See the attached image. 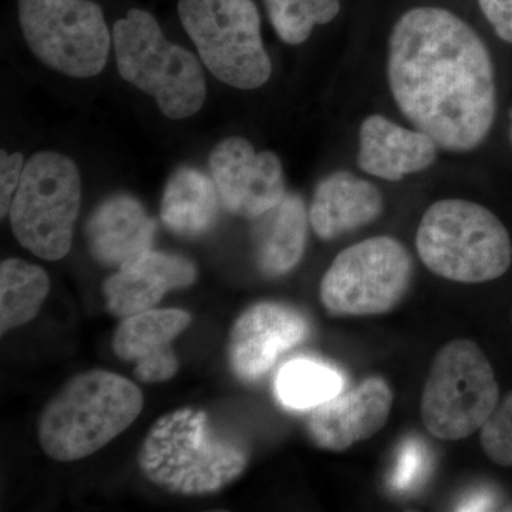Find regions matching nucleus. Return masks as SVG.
<instances>
[{"label":"nucleus","instance_id":"obj_19","mask_svg":"<svg viewBox=\"0 0 512 512\" xmlns=\"http://www.w3.org/2000/svg\"><path fill=\"white\" fill-rule=\"evenodd\" d=\"M255 254L268 278L289 274L301 262L308 238V211L298 194H288L276 207L256 218Z\"/></svg>","mask_w":512,"mask_h":512},{"label":"nucleus","instance_id":"obj_9","mask_svg":"<svg viewBox=\"0 0 512 512\" xmlns=\"http://www.w3.org/2000/svg\"><path fill=\"white\" fill-rule=\"evenodd\" d=\"M413 275V258L402 242L367 238L333 259L320 282V302L333 316L384 315L403 301Z\"/></svg>","mask_w":512,"mask_h":512},{"label":"nucleus","instance_id":"obj_4","mask_svg":"<svg viewBox=\"0 0 512 512\" xmlns=\"http://www.w3.org/2000/svg\"><path fill=\"white\" fill-rule=\"evenodd\" d=\"M421 262L458 284H484L507 274L512 242L500 218L477 202L440 200L430 205L416 234Z\"/></svg>","mask_w":512,"mask_h":512},{"label":"nucleus","instance_id":"obj_17","mask_svg":"<svg viewBox=\"0 0 512 512\" xmlns=\"http://www.w3.org/2000/svg\"><path fill=\"white\" fill-rule=\"evenodd\" d=\"M156 221L131 195L117 194L101 202L90 215L84 235L90 254L104 266H120L150 251Z\"/></svg>","mask_w":512,"mask_h":512},{"label":"nucleus","instance_id":"obj_11","mask_svg":"<svg viewBox=\"0 0 512 512\" xmlns=\"http://www.w3.org/2000/svg\"><path fill=\"white\" fill-rule=\"evenodd\" d=\"M210 171L225 210L247 220L272 210L286 195L279 157L272 151L256 153L242 137L225 138L215 146Z\"/></svg>","mask_w":512,"mask_h":512},{"label":"nucleus","instance_id":"obj_23","mask_svg":"<svg viewBox=\"0 0 512 512\" xmlns=\"http://www.w3.org/2000/svg\"><path fill=\"white\" fill-rule=\"evenodd\" d=\"M275 32L288 45H302L315 26L328 25L340 12V0H265Z\"/></svg>","mask_w":512,"mask_h":512},{"label":"nucleus","instance_id":"obj_24","mask_svg":"<svg viewBox=\"0 0 512 512\" xmlns=\"http://www.w3.org/2000/svg\"><path fill=\"white\" fill-rule=\"evenodd\" d=\"M480 443L485 456L494 464L512 467V390L481 427Z\"/></svg>","mask_w":512,"mask_h":512},{"label":"nucleus","instance_id":"obj_2","mask_svg":"<svg viewBox=\"0 0 512 512\" xmlns=\"http://www.w3.org/2000/svg\"><path fill=\"white\" fill-rule=\"evenodd\" d=\"M248 451L214 430L207 413L178 409L161 416L138 453L150 483L183 497L220 493L247 470Z\"/></svg>","mask_w":512,"mask_h":512},{"label":"nucleus","instance_id":"obj_29","mask_svg":"<svg viewBox=\"0 0 512 512\" xmlns=\"http://www.w3.org/2000/svg\"><path fill=\"white\" fill-rule=\"evenodd\" d=\"M501 511L512 512V501H510V503H508L507 505H505V507H504V508H501Z\"/></svg>","mask_w":512,"mask_h":512},{"label":"nucleus","instance_id":"obj_27","mask_svg":"<svg viewBox=\"0 0 512 512\" xmlns=\"http://www.w3.org/2000/svg\"><path fill=\"white\" fill-rule=\"evenodd\" d=\"M420 451L419 448H407L403 451L402 463H400L399 470H397L396 484L404 487L416 477V471L420 466Z\"/></svg>","mask_w":512,"mask_h":512},{"label":"nucleus","instance_id":"obj_6","mask_svg":"<svg viewBox=\"0 0 512 512\" xmlns=\"http://www.w3.org/2000/svg\"><path fill=\"white\" fill-rule=\"evenodd\" d=\"M498 403L497 377L476 342L456 339L437 352L420 402L421 421L434 439H468Z\"/></svg>","mask_w":512,"mask_h":512},{"label":"nucleus","instance_id":"obj_13","mask_svg":"<svg viewBox=\"0 0 512 512\" xmlns=\"http://www.w3.org/2000/svg\"><path fill=\"white\" fill-rule=\"evenodd\" d=\"M393 402V390L386 379L367 377L348 392L313 407L306 429L316 447L342 453L376 436L386 426Z\"/></svg>","mask_w":512,"mask_h":512},{"label":"nucleus","instance_id":"obj_20","mask_svg":"<svg viewBox=\"0 0 512 512\" xmlns=\"http://www.w3.org/2000/svg\"><path fill=\"white\" fill-rule=\"evenodd\" d=\"M220 202L212 177L192 167H180L165 185L161 221L178 237L198 238L214 227Z\"/></svg>","mask_w":512,"mask_h":512},{"label":"nucleus","instance_id":"obj_26","mask_svg":"<svg viewBox=\"0 0 512 512\" xmlns=\"http://www.w3.org/2000/svg\"><path fill=\"white\" fill-rule=\"evenodd\" d=\"M478 5L497 36L512 45V0H478Z\"/></svg>","mask_w":512,"mask_h":512},{"label":"nucleus","instance_id":"obj_15","mask_svg":"<svg viewBox=\"0 0 512 512\" xmlns=\"http://www.w3.org/2000/svg\"><path fill=\"white\" fill-rule=\"evenodd\" d=\"M190 323V313L181 309H150L124 318L111 345L123 362L136 363L134 376L140 382H167L178 372L173 342Z\"/></svg>","mask_w":512,"mask_h":512},{"label":"nucleus","instance_id":"obj_22","mask_svg":"<svg viewBox=\"0 0 512 512\" xmlns=\"http://www.w3.org/2000/svg\"><path fill=\"white\" fill-rule=\"evenodd\" d=\"M279 402L289 409H313L332 399L343 387L342 376L332 367L311 359L285 363L276 376Z\"/></svg>","mask_w":512,"mask_h":512},{"label":"nucleus","instance_id":"obj_16","mask_svg":"<svg viewBox=\"0 0 512 512\" xmlns=\"http://www.w3.org/2000/svg\"><path fill=\"white\" fill-rule=\"evenodd\" d=\"M437 153L439 146L426 133L399 126L380 114H372L360 126L357 165L373 177L396 183L427 170Z\"/></svg>","mask_w":512,"mask_h":512},{"label":"nucleus","instance_id":"obj_1","mask_svg":"<svg viewBox=\"0 0 512 512\" xmlns=\"http://www.w3.org/2000/svg\"><path fill=\"white\" fill-rule=\"evenodd\" d=\"M387 79L403 116L441 150H476L493 130V59L476 30L450 10L420 6L400 16L389 37Z\"/></svg>","mask_w":512,"mask_h":512},{"label":"nucleus","instance_id":"obj_5","mask_svg":"<svg viewBox=\"0 0 512 512\" xmlns=\"http://www.w3.org/2000/svg\"><path fill=\"white\" fill-rule=\"evenodd\" d=\"M120 76L154 97L158 109L171 120H183L202 109L207 83L197 57L168 42L151 13L128 10L113 28Z\"/></svg>","mask_w":512,"mask_h":512},{"label":"nucleus","instance_id":"obj_18","mask_svg":"<svg viewBox=\"0 0 512 512\" xmlns=\"http://www.w3.org/2000/svg\"><path fill=\"white\" fill-rule=\"evenodd\" d=\"M383 208V195L375 184L349 171H336L316 187L309 222L322 241H333L372 224Z\"/></svg>","mask_w":512,"mask_h":512},{"label":"nucleus","instance_id":"obj_8","mask_svg":"<svg viewBox=\"0 0 512 512\" xmlns=\"http://www.w3.org/2000/svg\"><path fill=\"white\" fill-rule=\"evenodd\" d=\"M178 15L202 62L220 82L255 90L271 79L272 63L252 0H180Z\"/></svg>","mask_w":512,"mask_h":512},{"label":"nucleus","instance_id":"obj_21","mask_svg":"<svg viewBox=\"0 0 512 512\" xmlns=\"http://www.w3.org/2000/svg\"><path fill=\"white\" fill-rule=\"evenodd\" d=\"M50 291L45 269L23 259L0 265V329L3 335L36 318Z\"/></svg>","mask_w":512,"mask_h":512},{"label":"nucleus","instance_id":"obj_12","mask_svg":"<svg viewBox=\"0 0 512 512\" xmlns=\"http://www.w3.org/2000/svg\"><path fill=\"white\" fill-rule=\"evenodd\" d=\"M309 323L302 312L279 302H259L235 320L228 343L232 372L244 382L265 376L279 357L305 342Z\"/></svg>","mask_w":512,"mask_h":512},{"label":"nucleus","instance_id":"obj_28","mask_svg":"<svg viewBox=\"0 0 512 512\" xmlns=\"http://www.w3.org/2000/svg\"><path fill=\"white\" fill-rule=\"evenodd\" d=\"M510 120H511V123H510V130H508V136H510V143H511V146H512V110H511V113H510Z\"/></svg>","mask_w":512,"mask_h":512},{"label":"nucleus","instance_id":"obj_10","mask_svg":"<svg viewBox=\"0 0 512 512\" xmlns=\"http://www.w3.org/2000/svg\"><path fill=\"white\" fill-rule=\"evenodd\" d=\"M19 23L33 55L56 72L89 79L109 59L110 33L92 0H19Z\"/></svg>","mask_w":512,"mask_h":512},{"label":"nucleus","instance_id":"obj_25","mask_svg":"<svg viewBox=\"0 0 512 512\" xmlns=\"http://www.w3.org/2000/svg\"><path fill=\"white\" fill-rule=\"evenodd\" d=\"M0 156H2V161H0V202H2L0 215L5 217L6 214H9L10 204L18 190L26 164L23 163L22 153H18V151L8 154L2 150Z\"/></svg>","mask_w":512,"mask_h":512},{"label":"nucleus","instance_id":"obj_3","mask_svg":"<svg viewBox=\"0 0 512 512\" xmlns=\"http://www.w3.org/2000/svg\"><path fill=\"white\" fill-rule=\"evenodd\" d=\"M143 407V393L126 377L101 369L80 373L40 413V447L56 461L82 460L127 430Z\"/></svg>","mask_w":512,"mask_h":512},{"label":"nucleus","instance_id":"obj_14","mask_svg":"<svg viewBox=\"0 0 512 512\" xmlns=\"http://www.w3.org/2000/svg\"><path fill=\"white\" fill-rule=\"evenodd\" d=\"M197 281V268L180 255L143 252L120 266L104 282L107 309L116 318H128L154 309L170 291Z\"/></svg>","mask_w":512,"mask_h":512},{"label":"nucleus","instance_id":"obj_7","mask_svg":"<svg viewBox=\"0 0 512 512\" xmlns=\"http://www.w3.org/2000/svg\"><path fill=\"white\" fill-rule=\"evenodd\" d=\"M80 204L82 180L72 158L42 151L23 168L10 204V227L23 248L46 261H59L72 248Z\"/></svg>","mask_w":512,"mask_h":512}]
</instances>
